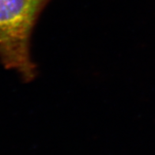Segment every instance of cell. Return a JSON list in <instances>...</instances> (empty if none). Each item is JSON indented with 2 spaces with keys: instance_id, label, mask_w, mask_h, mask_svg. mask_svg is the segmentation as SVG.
Here are the masks:
<instances>
[{
  "instance_id": "6da1fadb",
  "label": "cell",
  "mask_w": 155,
  "mask_h": 155,
  "mask_svg": "<svg viewBox=\"0 0 155 155\" xmlns=\"http://www.w3.org/2000/svg\"><path fill=\"white\" fill-rule=\"evenodd\" d=\"M49 0H0V62L30 82L36 68L30 57L32 31Z\"/></svg>"
}]
</instances>
